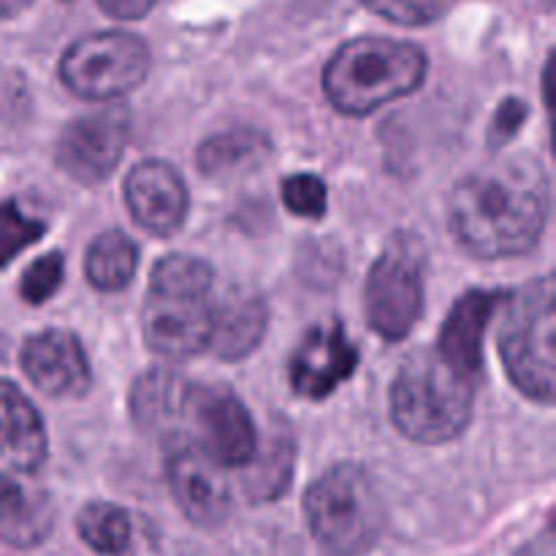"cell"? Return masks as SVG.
<instances>
[{
    "mask_svg": "<svg viewBox=\"0 0 556 556\" xmlns=\"http://www.w3.org/2000/svg\"><path fill=\"white\" fill-rule=\"evenodd\" d=\"M456 239L481 258L525 255L548 220V179L532 157H503L467 174L448 201Z\"/></svg>",
    "mask_w": 556,
    "mask_h": 556,
    "instance_id": "cell-1",
    "label": "cell"
},
{
    "mask_svg": "<svg viewBox=\"0 0 556 556\" xmlns=\"http://www.w3.org/2000/svg\"><path fill=\"white\" fill-rule=\"evenodd\" d=\"M424 76L427 54L416 43L364 36L337 49L324 71V90L337 112L362 117L418 90Z\"/></svg>",
    "mask_w": 556,
    "mask_h": 556,
    "instance_id": "cell-2",
    "label": "cell"
},
{
    "mask_svg": "<svg viewBox=\"0 0 556 556\" xmlns=\"http://www.w3.org/2000/svg\"><path fill=\"white\" fill-rule=\"evenodd\" d=\"M476 380L438 351L413 353L391 389V418L413 443L440 445L459 438L472 418Z\"/></svg>",
    "mask_w": 556,
    "mask_h": 556,
    "instance_id": "cell-3",
    "label": "cell"
},
{
    "mask_svg": "<svg viewBox=\"0 0 556 556\" xmlns=\"http://www.w3.org/2000/svg\"><path fill=\"white\" fill-rule=\"evenodd\" d=\"M304 516L315 541L331 556H362L383 532V503L358 465H337L304 494Z\"/></svg>",
    "mask_w": 556,
    "mask_h": 556,
    "instance_id": "cell-4",
    "label": "cell"
},
{
    "mask_svg": "<svg viewBox=\"0 0 556 556\" xmlns=\"http://www.w3.org/2000/svg\"><path fill=\"white\" fill-rule=\"evenodd\" d=\"M554 280L541 277L510 299L500 329L508 378L521 394L552 405L554 402Z\"/></svg>",
    "mask_w": 556,
    "mask_h": 556,
    "instance_id": "cell-5",
    "label": "cell"
},
{
    "mask_svg": "<svg viewBox=\"0 0 556 556\" xmlns=\"http://www.w3.org/2000/svg\"><path fill=\"white\" fill-rule=\"evenodd\" d=\"M150 71V49L139 36L103 30L81 36L65 49L60 76L71 92L90 101H109L139 87Z\"/></svg>",
    "mask_w": 556,
    "mask_h": 556,
    "instance_id": "cell-6",
    "label": "cell"
},
{
    "mask_svg": "<svg viewBox=\"0 0 556 556\" xmlns=\"http://www.w3.org/2000/svg\"><path fill=\"white\" fill-rule=\"evenodd\" d=\"M182 418L188 421V440L217 465L242 470L253 459L258 432L248 407L226 386H190Z\"/></svg>",
    "mask_w": 556,
    "mask_h": 556,
    "instance_id": "cell-7",
    "label": "cell"
},
{
    "mask_svg": "<svg viewBox=\"0 0 556 556\" xmlns=\"http://www.w3.org/2000/svg\"><path fill=\"white\" fill-rule=\"evenodd\" d=\"M166 478L179 510L195 527H220L231 510V489H228L223 465H217L193 440L174 434L166 440Z\"/></svg>",
    "mask_w": 556,
    "mask_h": 556,
    "instance_id": "cell-8",
    "label": "cell"
},
{
    "mask_svg": "<svg viewBox=\"0 0 556 556\" xmlns=\"http://www.w3.org/2000/svg\"><path fill=\"white\" fill-rule=\"evenodd\" d=\"M212 329V302L201 293L150 288L141 309V334L150 351L163 358H188L206 351Z\"/></svg>",
    "mask_w": 556,
    "mask_h": 556,
    "instance_id": "cell-9",
    "label": "cell"
},
{
    "mask_svg": "<svg viewBox=\"0 0 556 556\" xmlns=\"http://www.w3.org/2000/svg\"><path fill=\"white\" fill-rule=\"evenodd\" d=\"M128 134L130 117L123 106L85 114L60 136L58 166L76 182H101L117 168L128 144Z\"/></svg>",
    "mask_w": 556,
    "mask_h": 556,
    "instance_id": "cell-10",
    "label": "cell"
},
{
    "mask_svg": "<svg viewBox=\"0 0 556 556\" xmlns=\"http://www.w3.org/2000/svg\"><path fill=\"white\" fill-rule=\"evenodd\" d=\"M421 277L410 261L402 255L375 261L364 286V313L375 334L391 342L407 337L421 315Z\"/></svg>",
    "mask_w": 556,
    "mask_h": 556,
    "instance_id": "cell-11",
    "label": "cell"
},
{
    "mask_svg": "<svg viewBox=\"0 0 556 556\" xmlns=\"http://www.w3.org/2000/svg\"><path fill=\"white\" fill-rule=\"evenodd\" d=\"M358 367V351L340 320L313 326L291 358V386L304 400H326Z\"/></svg>",
    "mask_w": 556,
    "mask_h": 556,
    "instance_id": "cell-12",
    "label": "cell"
},
{
    "mask_svg": "<svg viewBox=\"0 0 556 556\" xmlns=\"http://www.w3.org/2000/svg\"><path fill=\"white\" fill-rule=\"evenodd\" d=\"M125 204L141 228L155 237H172L188 215V188L174 166L144 161L125 179Z\"/></svg>",
    "mask_w": 556,
    "mask_h": 556,
    "instance_id": "cell-13",
    "label": "cell"
},
{
    "mask_svg": "<svg viewBox=\"0 0 556 556\" xmlns=\"http://www.w3.org/2000/svg\"><path fill=\"white\" fill-rule=\"evenodd\" d=\"M22 369L49 396H79L90 386V364L71 331L47 329L22 348Z\"/></svg>",
    "mask_w": 556,
    "mask_h": 556,
    "instance_id": "cell-14",
    "label": "cell"
},
{
    "mask_svg": "<svg viewBox=\"0 0 556 556\" xmlns=\"http://www.w3.org/2000/svg\"><path fill=\"white\" fill-rule=\"evenodd\" d=\"M503 293L470 291L451 307L443 329H440L438 353L459 369L462 375L476 380L483 369V337L486 326L497 309Z\"/></svg>",
    "mask_w": 556,
    "mask_h": 556,
    "instance_id": "cell-15",
    "label": "cell"
},
{
    "mask_svg": "<svg viewBox=\"0 0 556 556\" xmlns=\"http://www.w3.org/2000/svg\"><path fill=\"white\" fill-rule=\"evenodd\" d=\"M0 456L22 472H36L47 459L41 416L9 380H0Z\"/></svg>",
    "mask_w": 556,
    "mask_h": 556,
    "instance_id": "cell-16",
    "label": "cell"
},
{
    "mask_svg": "<svg viewBox=\"0 0 556 556\" xmlns=\"http://www.w3.org/2000/svg\"><path fill=\"white\" fill-rule=\"evenodd\" d=\"M266 304L253 291H231L220 304H212V353L226 362H239L258 348L266 331Z\"/></svg>",
    "mask_w": 556,
    "mask_h": 556,
    "instance_id": "cell-17",
    "label": "cell"
},
{
    "mask_svg": "<svg viewBox=\"0 0 556 556\" xmlns=\"http://www.w3.org/2000/svg\"><path fill=\"white\" fill-rule=\"evenodd\" d=\"M52 525L54 508L47 492L0 472V541L14 548H33L47 541Z\"/></svg>",
    "mask_w": 556,
    "mask_h": 556,
    "instance_id": "cell-18",
    "label": "cell"
},
{
    "mask_svg": "<svg viewBox=\"0 0 556 556\" xmlns=\"http://www.w3.org/2000/svg\"><path fill=\"white\" fill-rule=\"evenodd\" d=\"M190 383L174 369H150L136 380L130 391V413L144 432L172 438V429L182 421Z\"/></svg>",
    "mask_w": 556,
    "mask_h": 556,
    "instance_id": "cell-19",
    "label": "cell"
},
{
    "mask_svg": "<svg viewBox=\"0 0 556 556\" xmlns=\"http://www.w3.org/2000/svg\"><path fill=\"white\" fill-rule=\"evenodd\" d=\"M293 459H296V448H293V440L288 432L271 429L264 440H258L253 459L242 467V489L248 500L271 503V500L282 497V492L291 483Z\"/></svg>",
    "mask_w": 556,
    "mask_h": 556,
    "instance_id": "cell-20",
    "label": "cell"
},
{
    "mask_svg": "<svg viewBox=\"0 0 556 556\" xmlns=\"http://www.w3.org/2000/svg\"><path fill=\"white\" fill-rule=\"evenodd\" d=\"M269 139L258 130H223L201 144L199 166L206 177H237V174L253 172L269 155Z\"/></svg>",
    "mask_w": 556,
    "mask_h": 556,
    "instance_id": "cell-21",
    "label": "cell"
},
{
    "mask_svg": "<svg viewBox=\"0 0 556 556\" xmlns=\"http://www.w3.org/2000/svg\"><path fill=\"white\" fill-rule=\"evenodd\" d=\"M136 264H139V253L130 237H125L123 231H106L87 250V280L98 291H123L134 280Z\"/></svg>",
    "mask_w": 556,
    "mask_h": 556,
    "instance_id": "cell-22",
    "label": "cell"
},
{
    "mask_svg": "<svg viewBox=\"0 0 556 556\" xmlns=\"http://www.w3.org/2000/svg\"><path fill=\"white\" fill-rule=\"evenodd\" d=\"M76 532L96 554L123 556L130 546V519L119 505L90 503L76 516Z\"/></svg>",
    "mask_w": 556,
    "mask_h": 556,
    "instance_id": "cell-23",
    "label": "cell"
},
{
    "mask_svg": "<svg viewBox=\"0 0 556 556\" xmlns=\"http://www.w3.org/2000/svg\"><path fill=\"white\" fill-rule=\"evenodd\" d=\"M150 288H166V291L201 293L210 296L212 291V269L199 258L190 255H168L152 269Z\"/></svg>",
    "mask_w": 556,
    "mask_h": 556,
    "instance_id": "cell-24",
    "label": "cell"
},
{
    "mask_svg": "<svg viewBox=\"0 0 556 556\" xmlns=\"http://www.w3.org/2000/svg\"><path fill=\"white\" fill-rule=\"evenodd\" d=\"M43 237V223L27 217L14 201L0 204V266L11 264L22 250Z\"/></svg>",
    "mask_w": 556,
    "mask_h": 556,
    "instance_id": "cell-25",
    "label": "cell"
},
{
    "mask_svg": "<svg viewBox=\"0 0 556 556\" xmlns=\"http://www.w3.org/2000/svg\"><path fill=\"white\" fill-rule=\"evenodd\" d=\"M65 277V261L60 253H47L38 261H33L30 266L22 275L20 293L25 302L30 304H43L60 291Z\"/></svg>",
    "mask_w": 556,
    "mask_h": 556,
    "instance_id": "cell-26",
    "label": "cell"
},
{
    "mask_svg": "<svg viewBox=\"0 0 556 556\" xmlns=\"http://www.w3.org/2000/svg\"><path fill=\"white\" fill-rule=\"evenodd\" d=\"M282 201H286L288 212H293L296 217L318 220L329 204V193H326L324 179H318L315 174H293L282 182Z\"/></svg>",
    "mask_w": 556,
    "mask_h": 556,
    "instance_id": "cell-27",
    "label": "cell"
},
{
    "mask_svg": "<svg viewBox=\"0 0 556 556\" xmlns=\"http://www.w3.org/2000/svg\"><path fill=\"white\" fill-rule=\"evenodd\" d=\"M369 11L405 27H421L440 20L448 9L445 0H362Z\"/></svg>",
    "mask_w": 556,
    "mask_h": 556,
    "instance_id": "cell-28",
    "label": "cell"
},
{
    "mask_svg": "<svg viewBox=\"0 0 556 556\" xmlns=\"http://www.w3.org/2000/svg\"><path fill=\"white\" fill-rule=\"evenodd\" d=\"M527 119V106L519 98H508L503 101V106L497 109L492 119V128H489V144L505 147L516 134H519L521 123Z\"/></svg>",
    "mask_w": 556,
    "mask_h": 556,
    "instance_id": "cell-29",
    "label": "cell"
},
{
    "mask_svg": "<svg viewBox=\"0 0 556 556\" xmlns=\"http://www.w3.org/2000/svg\"><path fill=\"white\" fill-rule=\"evenodd\" d=\"M96 3L114 20H141L144 14H150L155 0H96Z\"/></svg>",
    "mask_w": 556,
    "mask_h": 556,
    "instance_id": "cell-30",
    "label": "cell"
},
{
    "mask_svg": "<svg viewBox=\"0 0 556 556\" xmlns=\"http://www.w3.org/2000/svg\"><path fill=\"white\" fill-rule=\"evenodd\" d=\"M30 3L33 0H0V20H9V16L22 14Z\"/></svg>",
    "mask_w": 556,
    "mask_h": 556,
    "instance_id": "cell-31",
    "label": "cell"
}]
</instances>
